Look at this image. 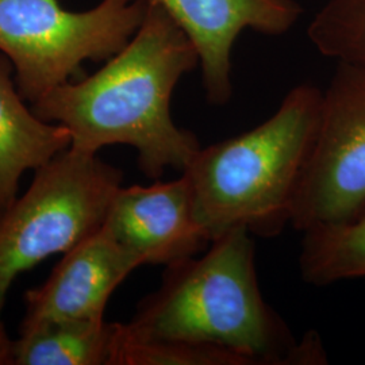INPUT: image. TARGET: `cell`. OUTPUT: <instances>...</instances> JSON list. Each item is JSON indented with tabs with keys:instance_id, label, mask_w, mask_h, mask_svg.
<instances>
[{
	"instance_id": "1",
	"label": "cell",
	"mask_w": 365,
	"mask_h": 365,
	"mask_svg": "<svg viewBox=\"0 0 365 365\" xmlns=\"http://www.w3.org/2000/svg\"><path fill=\"white\" fill-rule=\"evenodd\" d=\"M195 46L156 0L123 49L88 78L66 81L31 105L41 119L69 131L71 148L98 153L110 145L137 150L138 167L156 179L184 172L200 144L176 126L170 99L179 80L195 66Z\"/></svg>"
},
{
	"instance_id": "2",
	"label": "cell",
	"mask_w": 365,
	"mask_h": 365,
	"mask_svg": "<svg viewBox=\"0 0 365 365\" xmlns=\"http://www.w3.org/2000/svg\"><path fill=\"white\" fill-rule=\"evenodd\" d=\"M126 327L137 339L221 346L253 365L300 364L299 344L261 295L242 227L212 240L203 256L168 265Z\"/></svg>"
},
{
	"instance_id": "3",
	"label": "cell",
	"mask_w": 365,
	"mask_h": 365,
	"mask_svg": "<svg viewBox=\"0 0 365 365\" xmlns=\"http://www.w3.org/2000/svg\"><path fill=\"white\" fill-rule=\"evenodd\" d=\"M322 101L317 87L302 84L257 128L200 148L182 173L190 180L196 220L210 241L238 227L272 237L289 223Z\"/></svg>"
},
{
	"instance_id": "4",
	"label": "cell",
	"mask_w": 365,
	"mask_h": 365,
	"mask_svg": "<svg viewBox=\"0 0 365 365\" xmlns=\"http://www.w3.org/2000/svg\"><path fill=\"white\" fill-rule=\"evenodd\" d=\"M122 179L98 153L73 148L34 170L26 191L0 215V319L19 274L103 226Z\"/></svg>"
},
{
	"instance_id": "5",
	"label": "cell",
	"mask_w": 365,
	"mask_h": 365,
	"mask_svg": "<svg viewBox=\"0 0 365 365\" xmlns=\"http://www.w3.org/2000/svg\"><path fill=\"white\" fill-rule=\"evenodd\" d=\"M148 0H102L69 11L60 0H0V52L30 105L78 76L86 61H103L126 46L144 21Z\"/></svg>"
},
{
	"instance_id": "6",
	"label": "cell",
	"mask_w": 365,
	"mask_h": 365,
	"mask_svg": "<svg viewBox=\"0 0 365 365\" xmlns=\"http://www.w3.org/2000/svg\"><path fill=\"white\" fill-rule=\"evenodd\" d=\"M365 210V68L339 63L289 223L299 232L351 221Z\"/></svg>"
},
{
	"instance_id": "7",
	"label": "cell",
	"mask_w": 365,
	"mask_h": 365,
	"mask_svg": "<svg viewBox=\"0 0 365 365\" xmlns=\"http://www.w3.org/2000/svg\"><path fill=\"white\" fill-rule=\"evenodd\" d=\"M141 265L143 260L102 226L64 253L43 284L26 291L19 333L57 321L105 319L113 292Z\"/></svg>"
},
{
	"instance_id": "8",
	"label": "cell",
	"mask_w": 365,
	"mask_h": 365,
	"mask_svg": "<svg viewBox=\"0 0 365 365\" xmlns=\"http://www.w3.org/2000/svg\"><path fill=\"white\" fill-rule=\"evenodd\" d=\"M195 46L210 103L232 99V53L235 41L253 30L283 36L299 21L295 0H156Z\"/></svg>"
},
{
	"instance_id": "9",
	"label": "cell",
	"mask_w": 365,
	"mask_h": 365,
	"mask_svg": "<svg viewBox=\"0 0 365 365\" xmlns=\"http://www.w3.org/2000/svg\"><path fill=\"white\" fill-rule=\"evenodd\" d=\"M103 226L144 264L168 267L195 257L211 244L196 220L184 173L173 182L120 187Z\"/></svg>"
},
{
	"instance_id": "10",
	"label": "cell",
	"mask_w": 365,
	"mask_h": 365,
	"mask_svg": "<svg viewBox=\"0 0 365 365\" xmlns=\"http://www.w3.org/2000/svg\"><path fill=\"white\" fill-rule=\"evenodd\" d=\"M69 131L29 108L11 61L0 52V215L18 197L24 175L71 148Z\"/></svg>"
},
{
	"instance_id": "11",
	"label": "cell",
	"mask_w": 365,
	"mask_h": 365,
	"mask_svg": "<svg viewBox=\"0 0 365 365\" xmlns=\"http://www.w3.org/2000/svg\"><path fill=\"white\" fill-rule=\"evenodd\" d=\"M122 324L57 321L19 333L15 365H115Z\"/></svg>"
},
{
	"instance_id": "12",
	"label": "cell",
	"mask_w": 365,
	"mask_h": 365,
	"mask_svg": "<svg viewBox=\"0 0 365 365\" xmlns=\"http://www.w3.org/2000/svg\"><path fill=\"white\" fill-rule=\"evenodd\" d=\"M299 265L313 286L365 277V210L351 221L304 232Z\"/></svg>"
},
{
	"instance_id": "13",
	"label": "cell",
	"mask_w": 365,
	"mask_h": 365,
	"mask_svg": "<svg viewBox=\"0 0 365 365\" xmlns=\"http://www.w3.org/2000/svg\"><path fill=\"white\" fill-rule=\"evenodd\" d=\"M309 38L324 56L365 68V0H329L314 16Z\"/></svg>"
},
{
	"instance_id": "14",
	"label": "cell",
	"mask_w": 365,
	"mask_h": 365,
	"mask_svg": "<svg viewBox=\"0 0 365 365\" xmlns=\"http://www.w3.org/2000/svg\"><path fill=\"white\" fill-rule=\"evenodd\" d=\"M117 365H253L245 356L209 344L137 339L122 324Z\"/></svg>"
},
{
	"instance_id": "15",
	"label": "cell",
	"mask_w": 365,
	"mask_h": 365,
	"mask_svg": "<svg viewBox=\"0 0 365 365\" xmlns=\"http://www.w3.org/2000/svg\"><path fill=\"white\" fill-rule=\"evenodd\" d=\"M0 365H15V339H11L0 319Z\"/></svg>"
}]
</instances>
